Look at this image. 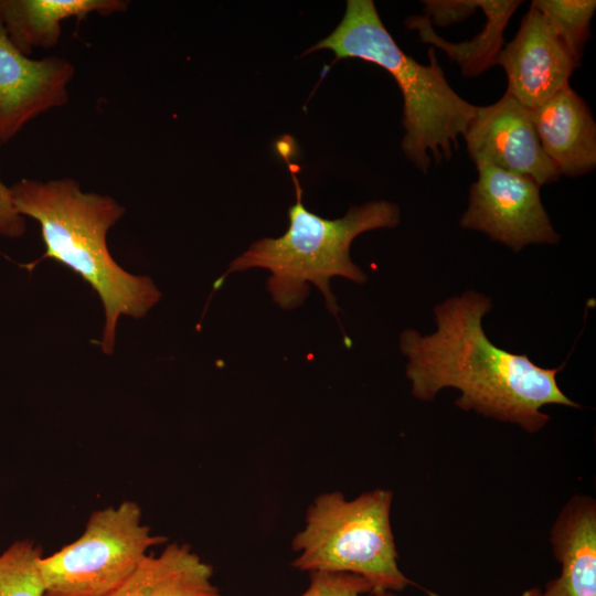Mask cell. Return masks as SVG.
<instances>
[{
  "mask_svg": "<svg viewBox=\"0 0 596 596\" xmlns=\"http://www.w3.org/2000/svg\"><path fill=\"white\" fill-rule=\"evenodd\" d=\"M492 308L491 299L468 290L434 308L436 332L422 336L404 330L400 348L408 359L406 376L416 398L430 401L445 387L460 391L456 405L486 417L539 432L550 417L545 405L578 407L560 389L562 366L545 369L525 354L494 345L481 320Z\"/></svg>",
  "mask_w": 596,
  "mask_h": 596,
  "instance_id": "cell-1",
  "label": "cell"
},
{
  "mask_svg": "<svg viewBox=\"0 0 596 596\" xmlns=\"http://www.w3.org/2000/svg\"><path fill=\"white\" fill-rule=\"evenodd\" d=\"M13 205L22 216L34 219L41 228L45 253L78 274L98 294L105 310L102 350H114L117 321L121 316L141 318L159 301L161 294L147 276H136L111 257L107 232L125 214L115 199L84 192L71 178L46 181L23 178L10 187Z\"/></svg>",
  "mask_w": 596,
  "mask_h": 596,
  "instance_id": "cell-2",
  "label": "cell"
},
{
  "mask_svg": "<svg viewBox=\"0 0 596 596\" xmlns=\"http://www.w3.org/2000/svg\"><path fill=\"white\" fill-rule=\"evenodd\" d=\"M324 49L337 58L374 63L393 76L404 99L402 149L414 166L427 173L433 161L450 160L477 106L451 88L434 49L428 50V65L405 54L385 29L372 0H348L338 26L305 54Z\"/></svg>",
  "mask_w": 596,
  "mask_h": 596,
  "instance_id": "cell-3",
  "label": "cell"
},
{
  "mask_svg": "<svg viewBox=\"0 0 596 596\" xmlns=\"http://www.w3.org/2000/svg\"><path fill=\"white\" fill-rule=\"evenodd\" d=\"M288 168L296 192V202L288 209V230L280 237H264L253 243L216 279L214 290L232 273L264 268L270 273L267 289L280 308L301 306L309 294V284H313L324 296L327 309L338 319L340 308L331 292L330 279L340 276L356 284L366 280V275L350 257V246L366 231L397 226L400 209L387 201H371L351 206L343 217L323 219L305 207L299 180L292 164L288 163Z\"/></svg>",
  "mask_w": 596,
  "mask_h": 596,
  "instance_id": "cell-4",
  "label": "cell"
},
{
  "mask_svg": "<svg viewBox=\"0 0 596 596\" xmlns=\"http://www.w3.org/2000/svg\"><path fill=\"white\" fill-rule=\"evenodd\" d=\"M392 492L375 489L348 501L340 492L321 494L309 508L306 528L292 547V565L308 572L360 575L376 589L401 592L413 582L397 565L391 528Z\"/></svg>",
  "mask_w": 596,
  "mask_h": 596,
  "instance_id": "cell-5",
  "label": "cell"
},
{
  "mask_svg": "<svg viewBox=\"0 0 596 596\" xmlns=\"http://www.w3.org/2000/svg\"><path fill=\"white\" fill-rule=\"evenodd\" d=\"M135 501L93 511L82 535L40 560L44 596H107L167 538L141 523Z\"/></svg>",
  "mask_w": 596,
  "mask_h": 596,
  "instance_id": "cell-6",
  "label": "cell"
},
{
  "mask_svg": "<svg viewBox=\"0 0 596 596\" xmlns=\"http://www.w3.org/2000/svg\"><path fill=\"white\" fill-rule=\"evenodd\" d=\"M476 168L461 227L480 231L514 253L530 244L560 242L532 179L490 164Z\"/></svg>",
  "mask_w": 596,
  "mask_h": 596,
  "instance_id": "cell-7",
  "label": "cell"
},
{
  "mask_svg": "<svg viewBox=\"0 0 596 596\" xmlns=\"http://www.w3.org/2000/svg\"><path fill=\"white\" fill-rule=\"evenodd\" d=\"M462 137L475 164L529 177L539 187L561 178L541 147L531 109L507 92L491 105L477 106Z\"/></svg>",
  "mask_w": 596,
  "mask_h": 596,
  "instance_id": "cell-8",
  "label": "cell"
},
{
  "mask_svg": "<svg viewBox=\"0 0 596 596\" xmlns=\"http://www.w3.org/2000/svg\"><path fill=\"white\" fill-rule=\"evenodd\" d=\"M74 75L64 57L23 54L0 22V146L39 115L67 104Z\"/></svg>",
  "mask_w": 596,
  "mask_h": 596,
  "instance_id": "cell-9",
  "label": "cell"
},
{
  "mask_svg": "<svg viewBox=\"0 0 596 596\" xmlns=\"http://www.w3.org/2000/svg\"><path fill=\"white\" fill-rule=\"evenodd\" d=\"M496 64L507 74V93L530 109L570 86L571 75L581 65L533 4Z\"/></svg>",
  "mask_w": 596,
  "mask_h": 596,
  "instance_id": "cell-10",
  "label": "cell"
},
{
  "mask_svg": "<svg viewBox=\"0 0 596 596\" xmlns=\"http://www.w3.org/2000/svg\"><path fill=\"white\" fill-rule=\"evenodd\" d=\"M545 156L560 175L581 177L596 167V123L586 102L570 86L531 109Z\"/></svg>",
  "mask_w": 596,
  "mask_h": 596,
  "instance_id": "cell-11",
  "label": "cell"
},
{
  "mask_svg": "<svg viewBox=\"0 0 596 596\" xmlns=\"http://www.w3.org/2000/svg\"><path fill=\"white\" fill-rule=\"evenodd\" d=\"M561 574L546 584L542 596H596V504L589 497H573L560 512L551 532Z\"/></svg>",
  "mask_w": 596,
  "mask_h": 596,
  "instance_id": "cell-12",
  "label": "cell"
},
{
  "mask_svg": "<svg viewBox=\"0 0 596 596\" xmlns=\"http://www.w3.org/2000/svg\"><path fill=\"white\" fill-rule=\"evenodd\" d=\"M127 0H0V22L23 54L51 49L60 40L64 20L89 14L124 13Z\"/></svg>",
  "mask_w": 596,
  "mask_h": 596,
  "instance_id": "cell-13",
  "label": "cell"
},
{
  "mask_svg": "<svg viewBox=\"0 0 596 596\" xmlns=\"http://www.w3.org/2000/svg\"><path fill=\"white\" fill-rule=\"evenodd\" d=\"M213 568L188 544L172 543L146 554L107 596H223L212 583Z\"/></svg>",
  "mask_w": 596,
  "mask_h": 596,
  "instance_id": "cell-14",
  "label": "cell"
},
{
  "mask_svg": "<svg viewBox=\"0 0 596 596\" xmlns=\"http://www.w3.org/2000/svg\"><path fill=\"white\" fill-rule=\"evenodd\" d=\"M521 3L520 0H478V7L483 11L487 22L475 38L459 43L449 42L437 34L432 22L424 14L408 17L405 25L411 30H416L424 43L444 51L460 66L464 76H478L496 65L497 57L503 47L504 29Z\"/></svg>",
  "mask_w": 596,
  "mask_h": 596,
  "instance_id": "cell-15",
  "label": "cell"
},
{
  "mask_svg": "<svg viewBox=\"0 0 596 596\" xmlns=\"http://www.w3.org/2000/svg\"><path fill=\"white\" fill-rule=\"evenodd\" d=\"M556 36L572 56L581 63L584 46L590 38V21L596 10L595 0H533Z\"/></svg>",
  "mask_w": 596,
  "mask_h": 596,
  "instance_id": "cell-16",
  "label": "cell"
},
{
  "mask_svg": "<svg viewBox=\"0 0 596 596\" xmlns=\"http://www.w3.org/2000/svg\"><path fill=\"white\" fill-rule=\"evenodd\" d=\"M43 549L32 540L14 542L0 555V596H44L40 570Z\"/></svg>",
  "mask_w": 596,
  "mask_h": 596,
  "instance_id": "cell-17",
  "label": "cell"
},
{
  "mask_svg": "<svg viewBox=\"0 0 596 596\" xmlns=\"http://www.w3.org/2000/svg\"><path fill=\"white\" fill-rule=\"evenodd\" d=\"M309 588L301 596H395L376 589L364 577L344 572H311Z\"/></svg>",
  "mask_w": 596,
  "mask_h": 596,
  "instance_id": "cell-18",
  "label": "cell"
},
{
  "mask_svg": "<svg viewBox=\"0 0 596 596\" xmlns=\"http://www.w3.org/2000/svg\"><path fill=\"white\" fill-rule=\"evenodd\" d=\"M424 15L432 24L447 26L470 17L478 7V0H424Z\"/></svg>",
  "mask_w": 596,
  "mask_h": 596,
  "instance_id": "cell-19",
  "label": "cell"
},
{
  "mask_svg": "<svg viewBox=\"0 0 596 596\" xmlns=\"http://www.w3.org/2000/svg\"><path fill=\"white\" fill-rule=\"evenodd\" d=\"M25 232L24 216L15 210L10 187H7L0 179V235L15 238Z\"/></svg>",
  "mask_w": 596,
  "mask_h": 596,
  "instance_id": "cell-20",
  "label": "cell"
},
{
  "mask_svg": "<svg viewBox=\"0 0 596 596\" xmlns=\"http://www.w3.org/2000/svg\"><path fill=\"white\" fill-rule=\"evenodd\" d=\"M521 596H542V592L539 589L525 590Z\"/></svg>",
  "mask_w": 596,
  "mask_h": 596,
  "instance_id": "cell-21",
  "label": "cell"
}]
</instances>
